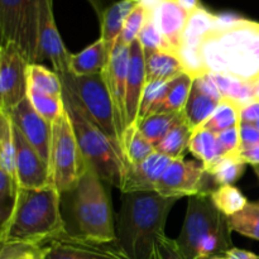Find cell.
<instances>
[{
    "label": "cell",
    "instance_id": "6da1fadb",
    "mask_svg": "<svg viewBox=\"0 0 259 259\" xmlns=\"http://www.w3.org/2000/svg\"><path fill=\"white\" fill-rule=\"evenodd\" d=\"M179 200L157 191L121 192L116 237L129 259H152L156 240L164 235L167 217Z\"/></svg>",
    "mask_w": 259,
    "mask_h": 259
},
{
    "label": "cell",
    "instance_id": "7a4b0ae2",
    "mask_svg": "<svg viewBox=\"0 0 259 259\" xmlns=\"http://www.w3.org/2000/svg\"><path fill=\"white\" fill-rule=\"evenodd\" d=\"M61 194L53 185L42 189L19 187L14 210L0 227V242L50 244L67 232L61 214Z\"/></svg>",
    "mask_w": 259,
    "mask_h": 259
},
{
    "label": "cell",
    "instance_id": "3957f363",
    "mask_svg": "<svg viewBox=\"0 0 259 259\" xmlns=\"http://www.w3.org/2000/svg\"><path fill=\"white\" fill-rule=\"evenodd\" d=\"M229 218L214 205L210 194L191 196L176 243L186 259L222 257L233 248Z\"/></svg>",
    "mask_w": 259,
    "mask_h": 259
},
{
    "label": "cell",
    "instance_id": "277c9868",
    "mask_svg": "<svg viewBox=\"0 0 259 259\" xmlns=\"http://www.w3.org/2000/svg\"><path fill=\"white\" fill-rule=\"evenodd\" d=\"M63 101L86 163L103 181L121 190L128 168L125 156L89 119L73 96L65 89Z\"/></svg>",
    "mask_w": 259,
    "mask_h": 259
},
{
    "label": "cell",
    "instance_id": "5b68a950",
    "mask_svg": "<svg viewBox=\"0 0 259 259\" xmlns=\"http://www.w3.org/2000/svg\"><path fill=\"white\" fill-rule=\"evenodd\" d=\"M58 76L63 89L73 96L89 119L124 154L123 134L125 126L111 98L105 73L77 76L70 71Z\"/></svg>",
    "mask_w": 259,
    "mask_h": 259
},
{
    "label": "cell",
    "instance_id": "8992f818",
    "mask_svg": "<svg viewBox=\"0 0 259 259\" xmlns=\"http://www.w3.org/2000/svg\"><path fill=\"white\" fill-rule=\"evenodd\" d=\"M72 211L77 225L73 234L96 243H116L113 207L103 180L89 167L73 192Z\"/></svg>",
    "mask_w": 259,
    "mask_h": 259
},
{
    "label": "cell",
    "instance_id": "52a82bcc",
    "mask_svg": "<svg viewBox=\"0 0 259 259\" xmlns=\"http://www.w3.org/2000/svg\"><path fill=\"white\" fill-rule=\"evenodd\" d=\"M42 0H0L2 46L14 43L25 60L39 63Z\"/></svg>",
    "mask_w": 259,
    "mask_h": 259
},
{
    "label": "cell",
    "instance_id": "ba28073f",
    "mask_svg": "<svg viewBox=\"0 0 259 259\" xmlns=\"http://www.w3.org/2000/svg\"><path fill=\"white\" fill-rule=\"evenodd\" d=\"M48 167L51 182L61 195L75 191L89 168L66 109L52 124Z\"/></svg>",
    "mask_w": 259,
    "mask_h": 259
},
{
    "label": "cell",
    "instance_id": "9c48e42d",
    "mask_svg": "<svg viewBox=\"0 0 259 259\" xmlns=\"http://www.w3.org/2000/svg\"><path fill=\"white\" fill-rule=\"evenodd\" d=\"M225 73L243 80L259 75V23L242 18L233 25L215 28Z\"/></svg>",
    "mask_w": 259,
    "mask_h": 259
},
{
    "label": "cell",
    "instance_id": "30bf717a",
    "mask_svg": "<svg viewBox=\"0 0 259 259\" xmlns=\"http://www.w3.org/2000/svg\"><path fill=\"white\" fill-rule=\"evenodd\" d=\"M28 67L14 43L0 46V113L9 114L28 96Z\"/></svg>",
    "mask_w": 259,
    "mask_h": 259
},
{
    "label": "cell",
    "instance_id": "8fae6325",
    "mask_svg": "<svg viewBox=\"0 0 259 259\" xmlns=\"http://www.w3.org/2000/svg\"><path fill=\"white\" fill-rule=\"evenodd\" d=\"M206 168L201 162L184 161L177 158L169 163L164 174L157 182L156 191L166 197L195 196L199 194H210L206 189Z\"/></svg>",
    "mask_w": 259,
    "mask_h": 259
},
{
    "label": "cell",
    "instance_id": "7c38bea8",
    "mask_svg": "<svg viewBox=\"0 0 259 259\" xmlns=\"http://www.w3.org/2000/svg\"><path fill=\"white\" fill-rule=\"evenodd\" d=\"M46 259H129L116 243H96L65 232L50 243Z\"/></svg>",
    "mask_w": 259,
    "mask_h": 259
},
{
    "label": "cell",
    "instance_id": "4fadbf2b",
    "mask_svg": "<svg viewBox=\"0 0 259 259\" xmlns=\"http://www.w3.org/2000/svg\"><path fill=\"white\" fill-rule=\"evenodd\" d=\"M13 138L15 147L17 181L19 187L42 189L52 185L48 164L15 125H13Z\"/></svg>",
    "mask_w": 259,
    "mask_h": 259
},
{
    "label": "cell",
    "instance_id": "5bb4252c",
    "mask_svg": "<svg viewBox=\"0 0 259 259\" xmlns=\"http://www.w3.org/2000/svg\"><path fill=\"white\" fill-rule=\"evenodd\" d=\"M7 115V114H5ZM8 116L13 125L17 126L24 138L32 144L39 153L46 163H50L51 138H52V124L48 123L34 108L27 98L18 104Z\"/></svg>",
    "mask_w": 259,
    "mask_h": 259
},
{
    "label": "cell",
    "instance_id": "9a60e30c",
    "mask_svg": "<svg viewBox=\"0 0 259 259\" xmlns=\"http://www.w3.org/2000/svg\"><path fill=\"white\" fill-rule=\"evenodd\" d=\"M40 57L50 60L57 75L70 72L71 53L63 45L53 15V0H42V23H40Z\"/></svg>",
    "mask_w": 259,
    "mask_h": 259
},
{
    "label": "cell",
    "instance_id": "2e32d148",
    "mask_svg": "<svg viewBox=\"0 0 259 259\" xmlns=\"http://www.w3.org/2000/svg\"><path fill=\"white\" fill-rule=\"evenodd\" d=\"M129 70L126 80V96H125V119L126 128L137 125L138 123L139 106L142 96L147 85L146 77V55L139 40H134L129 46Z\"/></svg>",
    "mask_w": 259,
    "mask_h": 259
},
{
    "label": "cell",
    "instance_id": "e0dca14e",
    "mask_svg": "<svg viewBox=\"0 0 259 259\" xmlns=\"http://www.w3.org/2000/svg\"><path fill=\"white\" fill-rule=\"evenodd\" d=\"M157 28L174 52L179 55L190 14L176 0H158L152 8Z\"/></svg>",
    "mask_w": 259,
    "mask_h": 259
},
{
    "label": "cell",
    "instance_id": "ac0fdd59",
    "mask_svg": "<svg viewBox=\"0 0 259 259\" xmlns=\"http://www.w3.org/2000/svg\"><path fill=\"white\" fill-rule=\"evenodd\" d=\"M129 55H131L129 46L124 45L123 42L118 39L113 52H111L110 58H109L108 66H106L105 71H104L111 98H113L114 104H115L116 109H118L119 116H120L125 129V96L126 80H128L129 70Z\"/></svg>",
    "mask_w": 259,
    "mask_h": 259
},
{
    "label": "cell",
    "instance_id": "d6986e66",
    "mask_svg": "<svg viewBox=\"0 0 259 259\" xmlns=\"http://www.w3.org/2000/svg\"><path fill=\"white\" fill-rule=\"evenodd\" d=\"M174 161L164 154L154 152L146 161L138 164H128L121 192L156 191L157 182Z\"/></svg>",
    "mask_w": 259,
    "mask_h": 259
},
{
    "label": "cell",
    "instance_id": "ffe728a7",
    "mask_svg": "<svg viewBox=\"0 0 259 259\" xmlns=\"http://www.w3.org/2000/svg\"><path fill=\"white\" fill-rule=\"evenodd\" d=\"M138 4H141L138 0H119V2H114L104 12L103 19L100 22V38H103L105 42L110 55L120 37L126 18Z\"/></svg>",
    "mask_w": 259,
    "mask_h": 259
},
{
    "label": "cell",
    "instance_id": "44dd1931",
    "mask_svg": "<svg viewBox=\"0 0 259 259\" xmlns=\"http://www.w3.org/2000/svg\"><path fill=\"white\" fill-rule=\"evenodd\" d=\"M110 53L106 48L103 38L86 47L76 55H71L70 70L73 75L88 76L96 75L105 71L109 63Z\"/></svg>",
    "mask_w": 259,
    "mask_h": 259
},
{
    "label": "cell",
    "instance_id": "7402d4cb",
    "mask_svg": "<svg viewBox=\"0 0 259 259\" xmlns=\"http://www.w3.org/2000/svg\"><path fill=\"white\" fill-rule=\"evenodd\" d=\"M185 72L179 55L174 52H153L146 56L147 82H168Z\"/></svg>",
    "mask_w": 259,
    "mask_h": 259
},
{
    "label": "cell",
    "instance_id": "603a6c76",
    "mask_svg": "<svg viewBox=\"0 0 259 259\" xmlns=\"http://www.w3.org/2000/svg\"><path fill=\"white\" fill-rule=\"evenodd\" d=\"M219 103L220 100L202 93L192 83L187 103L182 110L185 120L189 124L190 128L192 131L201 128L206 123L207 119L212 115Z\"/></svg>",
    "mask_w": 259,
    "mask_h": 259
},
{
    "label": "cell",
    "instance_id": "cb8c5ba5",
    "mask_svg": "<svg viewBox=\"0 0 259 259\" xmlns=\"http://www.w3.org/2000/svg\"><path fill=\"white\" fill-rule=\"evenodd\" d=\"M222 94L223 100L232 101L239 108L255 101L254 89L252 81L243 80L227 73H210Z\"/></svg>",
    "mask_w": 259,
    "mask_h": 259
},
{
    "label": "cell",
    "instance_id": "d4e9b609",
    "mask_svg": "<svg viewBox=\"0 0 259 259\" xmlns=\"http://www.w3.org/2000/svg\"><path fill=\"white\" fill-rule=\"evenodd\" d=\"M192 133L194 131L186 123L181 111V116L177 123L172 126V129L162 139L161 143L156 146V152L164 154L172 159L184 158L186 152L189 151Z\"/></svg>",
    "mask_w": 259,
    "mask_h": 259
},
{
    "label": "cell",
    "instance_id": "484cf974",
    "mask_svg": "<svg viewBox=\"0 0 259 259\" xmlns=\"http://www.w3.org/2000/svg\"><path fill=\"white\" fill-rule=\"evenodd\" d=\"M192 83L194 77L187 72H182L174 80L168 81L163 101L157 113H181L187 103Z\"/></svg>",
    "mask_w": 259,
    "mask_h": 259
},
{
    "label": "cell",
    "instance_id": "4316f807",
    "mask_svg": "<svg viewBox=\"0 0 259 259\" xmlns=\"http://www.w3.org/2000/svg\"><path fill=\"white\" fill-rule=\"evenodd\" d=\"M123 151L128 164H138L156 152L153 144L143 136L137 125H131L123 134Z\"/></svg>",
    "mask_w": 259,
    "mask_h": 259
},
{
    "label": "cell",
    "instance_id": "83f0119b",
    "mask_svg": "<svg viewBox=\"0 0 259 259\" xmlns=\"http://www.w3.org/2000/svg\"><path fill=\"white\" fill-rule=\"evenodd\" d=\"M189 152L204 164L205 168H209L218 159L222 158L218 149L217 134L204 128L194 131L190 141Z\"/></svg>",
    "mask_w": 259,
    "mask_h": 259
},
{
    "label": "cell",
    "instance_id": "f1b7e54d",
    "mask_svg": "<svg viewBox=\"0 0 259 259\" xmlns=\"http://www.w3.org/2000/svg\"><path fill=\"white\" fill-rule=\"evenodd\" d=\"M181 113H157L138 121L137 126L143 136L154 146H158L172 126L177 123Z\"/></svg>",
    "mask_w": 259,
    "mask_h": 259
},
{
    "label": "cell",
    "instance_id": "f546056e",
    "mask_svg": "<svg viewBox=\"0 0 259 259\" xmlns=\"http://www.w3.org/2000/svg\"><path fill=\"white\" fill-rule=\"evenodd\" d=\"M247 163L239 158V156H228L218 159L214 164L206 168L207 175L218 186L234 185L245 171Z\"/></svg>",
    "mask_w": 259,
    "mask_h": 259
},
{
    "label": "cell",
    "instance_id": "4dcf8cb0",
    "mask_svg": "<svg viewBox=\"0 0 259 259\" xmlns=\"http://www.w3.org/2000/svg\"><path fill=\"white\" fill-rule=\"evenodd\" d=\"M28 86L53 96H63L61 78L55 71H50L40 63H32L28 67Z\"/></svg>",
    "mask_w": 259,
    "mask_h": 259
},
{
    "label": "cell",
    "instance_id": "1f68e13d",
    "mask_svg": "<svg viewBox=\"0 0 259 259\" xmlns=\"http://www.w3.org/2000/svg\"><path fill=\"white\" fill-rule=\"evenodd\" d=\"M240 125V108L237 104L228 100H222L201 128L218 134L230 128Z\"/></svg>",
    "mask_w": 259,
    "mask_h": 259
},
{
    "label": "cell",
    "instance_id": "d6a6232c",
    "mask_svg": "<svg viewBox=\"0 0 259 259\" xmlns=\"http://www.w3.org/2000/svg\"><path fill=\"white\" fill-rule=\"evenodd\" d=\"M28 99L33 108L48 121L53 124L65 111L63 96H53L28 86Z\"/></svg>",
    "mask_w": 259,
    "mask_h": 259
},
{
    "label": "cell",
    "instance_id": "836d02e7",
    "mask_svg": "<svg viewBox=\"0 0 259 259\" xmlns=\"http://www.w3.org/2000/svg\"><path fill=\"white\" fill-rule=\"evenodd\" d=\"M233 232L259 240V202H248L240 211L229 218Z\"/></svg>",
    "mask_w": 259,
    "mask_h": 259
},
{
    "label": "cell",
    "instance_id": "e575fe53",
    "mask_svg": "<svg viewBox=\"0 0 259 259\" xmlns=\"http://www.w3.org/2000/svg\"><path fill=\"white\" fill-rule=\"evenodd\" d=\"M212 202L228 218L233 217L248 204V200L234 185L220 186L210 192Z\"/></svg>",
    "mask_w": 259,
    "mask_h": 259
},
{
    "label": "cell",
    "instance_id": "d590c367",
    "mask_svg": "<svg viewBox=\"0 0 259 259\" xmlns=\"http://www.w3.org/2000/svg\"><path fill=\"white\" fill-rule=\"evenodd\" d=\"M0 167L17 179L15 147L13 138V124L8 115L0 113Z\"/></svg>",
    "mask_w": 259,
    "mask_h": 259
},
{
    "label": "cell",
    "instance_id": "8d00e7d4",
    "mask_svg": "<svg viewBox=\"0 0 259 259\" xmlns=\"http://www.w3.org/2000/svg\"><path fill=\"white\" fill-rule=\"evenodd\" d=\"M19 192L17 179L0 167V227L7 224L14 210Z\"/></svg>",
    "mask_w": 259,
    "mask_h": 259
},
{
    "label": "cell",
    "instance_id": "74e56055",
    "mask_svg": "<svg viewBox=\"0 0 259 259\" xmlns=\"http://www.w3.org/2000/svg\"><path fill=\"white\" fill-rule=\"evenodd\" d=\"M137 39L141 43L146 56L153 52H174L171 46L167 43V40L164 39L163 35L161 34V32L157 28L156 23H154L153 17H152V8L151 14H149L148 19H147L144 27L142 28L141 33H139Z\"/></svg>",
    "mask_w": 259,
    "mask_h": 259
},
{
    "label": "cell",
    "instance_id": "f35d334b",
    "mask_svg": "<svg viewBox=\"0 0 259 259\" xmlns=\"http://www.w3.org/2000/svg\"><path fill=\"white\" fill-rule=\"evenodd\" d=\"M50 244L4 243L0 249V259H46Z\"/></svg>",
    "mask_w": 259,
    "mask_h": 259
},
{
    "label": "cell",
    "instance_id": "ab89813d",
    "mask_svg": "<svg viewBox=\"0 0 259 259\" xmlns=\"http://www.w3.org/2000/svg\"><path fill=\"white\" fill-rule=\"evenodd\" d=\"M166 90L167 82H162V81L147 82L146 89L143 91V96H142L141 106H139L138 121L143 120L147 116L157 113V110L161 106L162 101H163Z\"/></svg>",
    "mask_w": 259,
    "mask_h": 259
},
{
    "label": "cell",
    "instance_id": "60d3db41",
    "mask_svg": "<svg viewBox=\"0 0 259 259\" xmlns=\"http://www.w3.org/2000/svg\"><path fill=\"white\" fill-rule=\"evenodd\" d=\"M149 14H151V8L144 4L137 5L126 18L119 40L126 46H131L134 40H137L142 28L144 27L147 19H148Z\"/></svg>",
    "mask_w": 259,
    "mask_h": 259
},
{
    "label": "cell",
    "instance_id": "b9f144b4",
    "mask_svg": "<svg viewBox=\"0 0 259 259\" xmlns=\"http://www.w3.org/2000/svg\"><path fill=\"white\" fill-rule=\"evenodd\" d=\"M217 139L220 157L238 156L240 147L239 126L227 129V131L222 132V133H218Z\"/></svg>",
    "mask_w": 259,
    "mask_h": 259
},
{
    "label": "cell",
    "instance_id": "7bdbcfd3",
    "mask_svg": "<svg viewBox=\"0 0 259 259\" xmlns=\"http://www.w3.org/2000/svg\"><path fill=\"white\" fill-rule=\"evenodd\" d=\"M152 259H186L182 255L176 240L171 239L166 234L161 235L156 240Z\"/></svg>",
    "mask_w": 259,
    "mask_h": 259
},
{
    "label": "cell",
    "instance_id": "ee69618b",
    "mask_svg": "<svg viewBox=\"0 0 259 259\" xmlns=\"http://www.w3.org/2000/svg\"><path fill=\"white\" fill-rule=\"evenodd\" d=\"M239 133H240V147L239 151L249 147L258 146L259 144V129L254 124H247L240 123L239 125ZM239 153V152H238Z\"/></svg>",
    "mask_w": 259,
    "mask_h": 259
},
{
    "label": "cell",
    "instance_id": "f6af8a7d",
    "mask_svg": "<svg viewBox=\"0 0 259 259\" xmlns=\"http://www.w3.org/2000/svg\"><path fill=\"white\" fill-rule=\"evenodd\" d=\"M259 120V101L247 104L240 108V123L255 124Z\"/></svg>",
    "mask_w": 259,
    "mask_h": 259
},
{
    "label": "cell",
    "instance_id": "bcb514c9",
    "mask_svg": "<svg viewBox=\"0 0 259 259\" xmlns=\"http://www.w3.org/2000/svg\"><path fill=\"white\" fill-rule=\"evenodd\" d=\"M238 156H239V158L244 163L252 164L253 167L259 166V144L258 146H253L249 147V148L242 149V151H239Z\"/></svg>",
    "mask_w": 259,
    "mask_h": 259
},
{
    "label": "cell",
    "instance_id": "7dc6e473",
    "mask_svg": "<svg viewBox=\"0 0 259 259\" xmlns=\"http://www.w3.org/2000/svg\"><path fill=\"white\" fill-rule=\"evenodd\" d=\"M227 259H259V255L255 253L249 252V250L239 249V248L233 247L225 254Z\"/></svg>",
    "mask_w": 259,
    "mask_h": 259
},
{
    "label": "cell",
    "instance_id": "c3c4849f",
    "mask_svg": "<svg viewBox=\"0 0 259 259\" xmlns=\"http://www.w3.org/2000/svg\"><path fill=\"white\" fill-rule=\"evenodd\" d=\"M88 2L93 7L96 17L99 18V22H101V19H103L104 12L106 10V8L113 4V0H88Z\"/></svg>",
    "mask_w": 259,
    "mask_h": 259
},
{
    "label": "cell",
    "instance_id": "681fc988",
    "mask_svg": "<svg viewBox=\"0 0 259 259\" xmlns=\"http://www.w3.org/2000/svg\"><path fill=\"white\" fill-rule=\"evenodd\" d=\"M176 2L179 3V4L181 5V7L184 8L189 14H191V13H194L195 10L200 9V8L202 7L200 0H176Z\"/></svg>",
    "mask_w": 259,
    "mask_h": 259
},
{
    "label": "cell",
    "instance_id": "f907efd6",
    "mask_svg": "<svg viewBox=\"0 0 259 259\" xmlns=\"http://www.w3.org/2000/svg\"><path fill=\"white\" fill-rule=\"evenodd\" d=\"M252 85L254 89V95H255V101H259V75L255 76L254 78H252Z\"/></svg>",
    "mask_w": 259,
    "mask_h": 259
},
{
    "label": "cell",
    "instance_id": "816d5d0a",
    "mask_svg": "<svg viewBox=\"0 0 259 259\" xmlns=\"http://www.w3.org/2000/svg\"><path fill=\"white\" fill-rule=\"evenodd\" d=\"M254 172L257 175V177L259 179V166H254Z\"/></svg>",
    "mask_w": 259,
    "mask_h": 259
},
{
    "label": "cell",
    "instance_id": "f5cc1de1",
    "mask_svg": "<svg viewBox=\"0 0 259 259\" xmlns=\"http://www.w3.org/2000/svg\"><path fill=\"white\" fill-rule=\"evenodd\" d=\"M211 259H227V257H225V255H224V257H223V255H222V257H214V258H211Z\"/></svg>",
    "mask_w": 259,
    "mask_h": 259
},
{
    "label": "cell",
    "instance_id": "db71d44e",
    "mask_svg": "<svg viewBox=\"0 0 259 259\" xmlns=\"http://www.w3.org/2000/svg\"><path fill=\"white\" fill-rule=\"evenodd\" d=\"M254 125H255V126H257V128L259 129V120L257 121V123H255V124H254Z\"/></svg>",
    "mask_w": 259,
    "mask_h": 259
}]
</instances>
